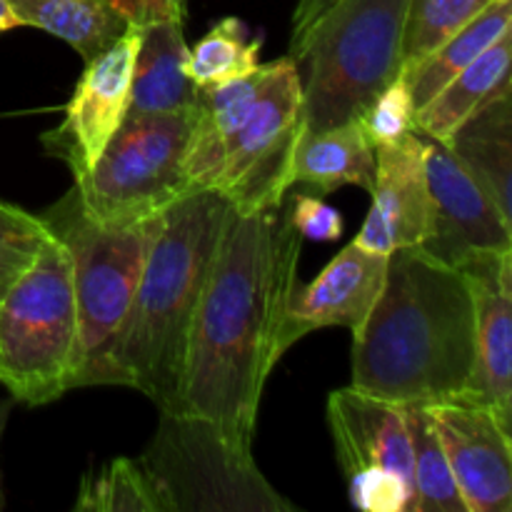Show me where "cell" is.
Here are the masks:
<instances>
[{"mask_svg":"<svg viewBox=\"0 0 512 512\" xmlns=\"http://www.w3.org/2000/svg\"><path fill=\"white\" fill-rule=\"evenodd\" d=\"M300 248L288 195L250 213L228 208L190 328L180 413L203 415L253 443L265 383L290 350L285 318Z\"/></svg>","mask_w":512,"mask_h":512,"instance_id":"6da1fadb","label":"cell"},{"mask_svg":"<svg viewBox=\"0 0 512 512\" xmlns=\"http://www.w3.org/2000/svg\"><path fill=\"white\" fill-rule=\"evenodd\" d=\"M473 358L468 273L420 248L390 253L383 290L353 330V388L400 405L458 400Z\"/></svg>","mask_w":512,"mask_h":512,"instance_id":"7a4b0ae2","label":"cell"},{"mask_svg":"<svg viewBox=\"0 0 512 512\" xmlns=\"http://www.w3.org/2000/svg\"><path fill=\"white\" fill-rule=\"evenodd\" d=\"M228 208L208 188L165 210L128 318L105 358L103 385H128L160 413H180L190 328Z\"/></svg>","mask_w":512,"mask_h":512,"instance_id":"3957f363","label":"cell"},{"mask_svg":"<svg viewBox=\"0 0 512 512\" xmlns=\"http://www.w3.org/2000/svg\"><path fill=\"white\" fill-rule=\"evenodd\" d=\"M408 0H335L290 40L303 85V133L358 118L403 70Z\"/></svg>","mask_w":512,"mask_h":512,"instance_id":"277c9868","label":"cell"},{"mask_svg":"<svg viewBox=\"0 0 512 512\" xmlns=\"http://www.w3.org/2000/svg\"><path fill=\"white\" fill-rule=\"evenodd\" d=\"M163 215L125 225H98L83 213L75 188L45 210L43 220L65 245L73 268L78 313L73 388L103 385L105 358L128 318Z\"/></svg>","mask_w":512,"mask_h":512,"instance_id":"5b68a950","label":"cell"},{"mask_svg":"<svg viewBox=\"0 0 512 512\" xmlns=\"http://www.w3.org/2000/svg\"><path fill=\"white\" fill-rule=\"evenodd\" d=\"M78 353L73 268L53 233L0 298V385L25 405L73 390Z\"/></svg>","mask_w":512,"mask_h":512,"instance_id":"8992f818","label":"cell"},{"mask_svg":"<svg viewBox=\"0 0 512 512\" xmlns=\"http://www.w3.org/2000/svg\"><path fill=\"white\" fill-rule=\"evenodd\" d=\"M168 512L295 510L265 480L253 443L193 413H160L158 433L138 458Z\"/></svg>","mask_w":512,"mask_h":512,"instance_id":"52a82bcc","label":"cell"},{"mask_svg":"<svg viewBox=\"0 0 512 512\" xmlns=\"http://www.w3.org/2000/svg\"><path fill=\"white\" fill-rule=\"evenodd\" d=\"M193 115H128L90 173L75 180L83 213L98 225H125L163 215L190 195L185 150Z\"/></svg>","mask_w":512,"mask_h":512,"instance_id":"ba28073f","label":"cell"},{"mask_svg":"<svg viewBox=\"0 0 512 512\" xmlns=\"http://www.w3.org/2000/svg\"><path fill=\"white\" fill-rule=\"evenodd\" d=\"M303 128V85L298 65L285 55L270 63L248 118L225 143L210 190L245 213L280 205L293 188L290 168Z\"/></svg>","mask_w":512,"mask_h":512,"instance_id":"9c48e42d","label":"cell"},{"mask_svg":"<svg viewBox=\"0 0 512 512\" xmlns=\"http://www.w3.org/2000/svg\"><path fill=\"white\" fill-rule=\"evenodd\" d=\"M433 218L420 250L465 270L478 260L512 253V223L440 140L423 138Z\"/></svg>","mask_w":512,"mask_h":512,"instance_id":"30bf717a","label":"cell"},{"mask_svg":"<svg viewBox=\"0 0 512 512\" xmlns=\"http://www.w3.org/2000/svg\"><path fill=\"white\" fill-rule=\"evenodd\" d=\"M138 45V28L128 25L110 48L88 60L65 105L63 123L43 135L45 150L63 160L75 180L90 173L115 130L128 118Z\"/></svg>","mask_w":512,"mask_h":512,"instance_id":"8fae6325","label":"cell"},{"mask_svg":"<svg viewBox=\"0 0 512 512\" xmlns=\"http://www.w3.org/2000/svg\"><path fill=\"white\" fill-rule=\"evenodd\" d=\"M468 512L512 510V430L465 400L425 405Z\"/></svg>","mask_w":512,"mask_h":512,"instance_id":"7c38bea8","label":"cell"},{"mask_svg":"<svg viewBox=\"0 0 512 512\" xmlns=\"http://www.w3.org/2000/svg\"><path fill=\"white\" fill-rule=\"evenodd\" d=\"M368 218L353 243L370 253L390 255L420 248L430 233L433 203L425 178L423 135L395 145H375V183Z\"/></svg>","mask_w":512,"mask_h":512,"instance_id":"4fadbf2b","label":"cell"},{"mask_svg":"<svg viewBox=\"0 0 512 512\" xmlns=\"http://www.w3.org/2000/svg\"><path fill=\"white\" fill-rule=\"evenodd\" d=\"M475 293V358L458 400L490 410L512 430V253L465 268Z\"/></svg>","mask_w":512,"mask_h":512,"instance_id":"5bb4252c","label":"cell"},{"mask_svg":"<svg viewBox=\"0 0 512 512\" xmlns=\"http://www.w3.org/2000/svg\"><path fill=\"white\" fill-rule=\"evenodd\" d=\"M388 270V255L370 253L350 243L330 260L308 285H295L285 318V343L293 348L300 338L320 328L358 330L378 300Z\"/></svg>","mask_w":512,"mask_h":512,"instance_id":"9a60e30c","label":"cell"},{"mask_svg":"<svg viewBox=\"0 0 512 512\" xmlns=\"http://www.w3.org/2000/svg\"><path fill=\"white\" fill-rule=\"evenodd\" d=\"M328 428L343 475L385 468L403 475L415 493L405 405L375 398L353 385L333 390L328 395Z\"/></svg>","mask_w":512,"mask_h":512,"instance_id":"2e32d148","label":"cell"},{"mask_svg":"<svg viewBox=\"0 0 512 512\" xmlns=\"http://www.w3.org/2000/svg\"><path fill=\"white\" fill-rule=\"evenodd\" d=\"M185 18H165L148 25H133L140 33L130 85L128 115L188 113L198 105L200 88L188 75Z\"/></svg>","mask_w":512,"mask_h":512,"instance_id":"e0dca14e","label":"cell"},{"mask_svg":"<svg viewBox=\"0 0 512 512\" xmlns=\"http://www.w3.org/2000/svg\"><path fill=\"white\" fill-rule=\"evenodd\" d=\"M290 180L323 195L335 193L343 185H358L370 193L375 183V145L360 118L300 135Z\"/></svg>","mask_w":512,"mask_h":512,"instance_id":"ac0fdd59","label":"cell"},{"mask_svg":"<svg viewBox=\"0 0 512 512\" xmlns=\"http://www.w3.org/2000/svg\"><path fill=\"white\" fill-rule=\"evenodd\" d=\"M510 63L512 35L505 33L415 113V133L445 143L470 115L512 90Z\"/></svg>","mask_w":512,"mask_h":512,"instance_id":"d6986e66","label":"cell"},{"mask_svg":"<svg viewBox=\"0 0 512 512\" xmlns=\"http://www.w3.org/2000/svg\"><path fill=\"white\" fill-rule=\"evenodd\" d=\"M445 145L512 223V90L470 115Z\"/></svg>","mask_w":512,"mask_h":512,"instance_id":"ffe728a7","label":"cell"},{"mask_svg":"<svg viewBox=\"0 0 512 512\" xmlns=\"http://www.w3.org/2000/svg\"><path fill=\"white\" fill-rule=\"evenodd\" d=\"M512 25V0H490L475 18H470L463 28L445 38L430 55H425L413 68L400 70L408 83L415 113L448 85L460 70L468 68L483 50H488L495 40L510 33Z\"/></svg>","mask_w":512,"mask_h":512,"instance_id":"44dd1931","label":"cell"},{"mask_svg":"<svg viewBox=\"0 0 512 512\" xmlns=\"http://www.w3.org/2000/svg\"><path fill=\"white\" fill-rule=\"evenodd\" d=\"M18 20L65 40L88 63L128 30L108 0H8Z\"/></svg>","mask_w":512,"mask_h":512,"instance_id":"7402d4cb","label":"cell"},{"mask_svg":"<svg viewBox=\"0 0 512 512\" xmlns=\"http://www.w3.org/2000/svg\"><path fill=\"white\" fill-rule=\"evenodd\" d=\"M413 445V512H468L425 405H405Z\"/></svg>","mask_w":512,"mask_h":512,"instance_id":"603a6c76","label":"cell"},{"mask_svg":"<svg viewBox=\"0 0 512 512\" xmlns=\"http://www.w3.org/2000/svg\"><path fill=\"white\" fill-rule=\"evenodd\" d=\"M263 38H253L238 18H223L190 48L188 75L198 88L223 85L260 68Z\"/></svg>","mask_w":512,"mask_h":512,"instance_id":"cb8c5ba5","label":"cell"},{"mask_svg":"<svg viewBox=\"0 0 512 512\" xmlns=\"http://www.w3.org/2000/svg\"><path fill=\"white\" fill-rule=\"evenodd\" d=\"M75 512H168L140 460L115 458L80 480Z\"/></svg>","mask_w":512,"mask_h":512,"instance_id":"d4e9b609","label":"cell"},{"mask_svg":"<svg viewBox=\"0 0 512 512\" xmlns=\"http://www.w3.org/2000/svg\"><path fill=\"white\" fill-rule=\"evenodd\" d=\"M490 0H408L403 33V70L433 53L445 38L463 28Z\"/></svg>","mask_w":512,"mask_h":512,"instance_id":"484cf974","label":"cell"},{"mask_svg":"<svg viewBox=\"0 0 512 512\" xmlns=\"http://www.w3.org/2000/svg\"><path fill=\"white\" fill-rule=\"evenodd\" d=\"M48 235L43 215L0 200V298L33 263Z\"/></svg>","mask_w":512,"mask_h":512,"instance_id":"4316f807","label":"cell"},{"mask_svg":"<svg viewBox=\"0 0 512 512\" xmlns=\"http://www.w3.org/2000/svg\"><path fill=\"white\" fill-rule=\"evenodd\" d=\"M373 145H395L415 133V105L405 75L390 80L373 103L358 115Z\"/></svg>","mask_w":512,"mask_h":512,"instance_id":"83f0119b","label":"cell"},{"mask_svg":"<svg viewBox=\"0 0 512 512\" xmlns=\"http://www.w3.org/2000/svg\"><path fill=\"white\" fill-rule=\"evenodd\" d=\"M348 500L365 512H413L415 493L403 475L385 468H363L345 475Z\"/></svg>","mask_w":512,"mask_h":512,"instance_id":"f1b7e54d","label":"cell"},{"mask_svg":"<svg viewBox=\"0 0 512 512\" xmlns=\"http://www.w3.org/2000/svg\"><path fill=\"white\" fill-rule=\"evenodd\" d=\"M290 223L303 240L333 243L343 235V215L333 205L305 193H290L288 198Z\"/></svg>","mask_w":512,"mask_h":512,"instance_id":"f546056e","label":"cell"},{"mask_svg":"<svg viewBox=\"0 0 512 512\" xmlns=\"http://www.w3.org/2000/svg\"><path fill=\"white\" fill-rule=\"evenodd\" d=\"M128 25H148L165 18H185L188 0H108Z\"/></svg>","mask_w":512,"mask_h":512,"instance_id":"4dcf8cb0","label":"cell"},{"mask_svg":"<svg viewBox=\"0 0 512 512\" xmlns=\"http://www.w3.org/2000/svg\"><path fill=\"white\" fill-rule=\"evenodd\" d=\"M333 3L335 0H300L293 15V33H290V40L300 38Z\"/></svg>","mask_w":512,"mask_h":512,"instance_id":"1f68e13d","label":"cell"},{"mask_svg":"<svg viewBox=\"0 0 512 512\" xmlns=\"http://www.w3.org/2000/svg\"><path fill=\"white\" fill-rule=\"evenodd\" d=\"M15 28H23V23H20L18 15L13 13L8 0H0V33H8V30H15Z\"/></svg>","mask_w":512,"mask_h":512,"instance_id":"d6a6232c","label":"cell"},{"mask_svg":"<svg viewBox=\"0 0 512 512\" xmlns=\"http://www.w3.org/2000/svg\"><path fill=\"white\" fill-rule=\"evenodd\" d=\"M8 408H10V403H0V435H3L5 418H8ZM0 510H3V490H0Z\"/></svg>","mask_w":512,"mask_h":512,"instance_id":"836d02e7","label":"cell"}]
</instances>
